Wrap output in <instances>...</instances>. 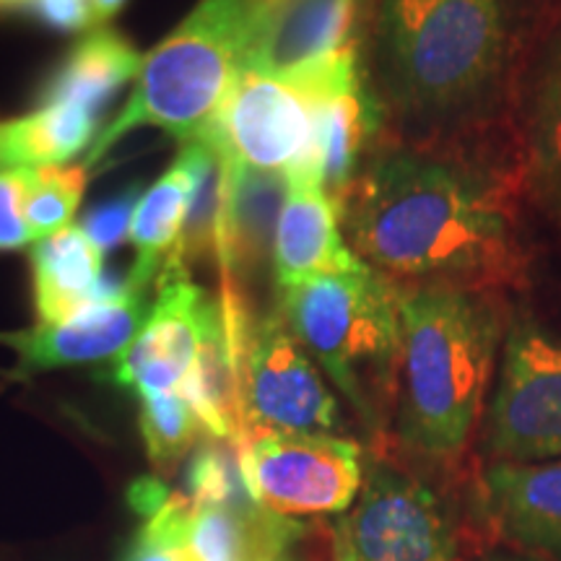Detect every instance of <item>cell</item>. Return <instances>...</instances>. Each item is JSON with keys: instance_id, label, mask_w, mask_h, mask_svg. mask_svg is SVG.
Masks as SVG:
<instances>
[{"instance_id": "6da1fadb", "label": "cell", "mask_w": 561, "mask_h": 561, "mask_svg": "<svg viewBox=\"0 0 561 561\" xmlns=\"http://www.w3.org/2000/svg\"><path fill=\"white\" fill-rule=\"evenodd\" d=\"M339 210L354 255L403 289L496 291L528 271L507 180L494 178L462 140L382 133Z\"/></svg>"}, {"instance_id": "7a4b0ae2", "label": "cell", "mask_w": 561, "mask_h": 561, "mask_svg": "<svg viewBox=\"0 0 561 561\" xmlns=\"http://www.w3.org/2000/svg\"><path fill=\"white\" fill-rule=\"evenodd\" d=\"M530 32L528 0H377L364 70L385 125L466 140L507 102Z\"/></svg>"}, {"instance_id": "3957f363", "label": "cell", "mask_w": 561, "mask_h": 561, "mask_svg": "<svg viewBox=\"0 0 561 561\" xmlns=\"http://www.w3.org/2000/svg\"><path fill=\"white\" fill-rule=\"evenodd\" d=\"M507 328L496 291L403 289L401 364L390 419L398 450L430 466H450L468 450L486 413Z\"/></svg>"}, {"instance_id": "277c9868", "label": "cell", "mask_w": 561, "mask_h": 561, "mask_svg": "<svg viewBox=\"0 0 561 561\" xmlns=\"http://www.w3.org/2000/svg\"><path fill=\"white\" fill-rule=\"evenodd\" d=\"M401 294L367 263L276 289L280 318L377 439L396 405Z\"/></svg>"}, {"instance_id": "5b68a950", "label": "cell", "mask_w": 561, "mask_h": 561, "mask_svg": "<svg viewBox=\"0 0 561 561\" xmlns=\"http://www.w3.org/2000/svg\"><path fill=\"white\" fill-rule=\"evenodd\" d=\"M265 5L268 0H201L146 55L130 100L91 144L83 170L102 164L117 140L138 128H159L182 146L206 138L242 73V58Z\"/></svg>"}, {"instance_id": "8992f818", "label": "cell", "mask_w": 561, "mask_h": 561, "mask_svg": "<svg viewBox=\"0 0 561 561\" xmlns=\"http://www.w3.org/2000/svg\"><path fill=\"white\" fill-rule=\"evenodd\" d=\"M219 301L234 356L240 442L268 432L341 434L339 401L276 307L263 312L227 278Z\"/></svg>"}, {"instance_id": "52a82bcc", "label": "cell", "mask_w": 561, "mask_h": 561, "mask_svg": "<svg viewBox=\"0 0 561 561\" xmlns=\"http://www.w3.org/2000/svg\"><path fill=\"white\" fill-rule=\"evenodd\" d=\"M354 561H458L460 523L453 502L401 462H364L356 502L335 523Z\"/></svg>"}, {"instance_id": "ba28073f", "label": "cell", "mask_w": 561, "mask_h": 561, "mask_svg": "<svg viewBox=\"0 0 561 561\" xmlns=\"http://www.w3.org/2000/svg\"><path fill=\"white\" fill-rule=\"evenodd\" d=\"M481 439L489 462L561 458V335L536 320L510 322Z\"/></svg>"}, {"instance_id": "9c48e42d", "label": "cell", "mask_w": 561, "mask_h": 561, "mask_svg": "<svg viewBox=\"0 0 561 561\" xmlns=\"http://www.w3.org/2000/svg\"><path fill=\"white\" fill-rule=\"evenodd\" d=\"M237 445L252 500L280 520L343 515L362 491L364 450L341 434L268 432Z\"/></svg>"}, {"instance_id": "30bf717a", "label": "cell", "mask_w": 561, "mask_h": 561, "mask_svg": "<svg viewBox=\"0 0 561 561\" xmlns=\"http://www.w3.org/2000/svg\"><path fill=\"white\" fill-rule=\"evenodd\" d=\"M318 79L286 83L242 70L206 138L237 164L322 182Z\"/></svg>"}, {"instance_id": "8fae6325", "label": "cell", "mask_w": 561, "mask_h": 561, "mask_svg": "<svg viewBox=\"0 0 561 561\" xmlns=\"http://www.w3.org/2000/svg\"><path fill=\"white\" fill-rule=\"evenodd\" d=\"M157 289L149 320L107 371V380L136 390L138 396L182 390L201 346L203 305L208 294L193 284L178 250L161 271Z\"/></svg>"}, {"instance_id": "7c38bea8", "label": "cell", "mask_w": 561, "mask_h": 561, "mask_svg": "<svg viewBox=\"0 0 561 561\" xmlns=\"http://www.w3.org/2000/svg\"><path fill=\"white\" fill-rule=\"evenodd\" d=\"M362 0H268L242 70L286 83H310L359 45Z\"/></svg>"}, {"instance_id": "4fadbf2b", "label": "cell", "mask_w": 561, "mask_h": 561, "mask_svg": "<svg viewBox=\"0 0 561 561\" xmlns=\"http://www.w3.org/2000/svg\"><path fill=\"white\" fill-rule=\"evenodd\" d=\"M151 307L149 289H138L125 280V289L117 297L83 307L73 318L55 325L37 322L26 331L0 333V343L16 354L11 377L30 380L50 369L117 359L149 320Z\"/></svg>"}, {"instance_id": "5bb4252c", "label": "cell", "mask_w": 561, "mask_h": 561, "mask_svg": "<svg viewBox=\"0 0 561 561\" xmlns=\"http://www.w3.org/2000/svg\"><path fill=\"white\" fill-rule=\"evenodd\" d=\"M221 153V151H219ZM224 161V198L216 237V257L221 278L252 297V289L273 273L278 221L289 198V178L284 172Z\"/></svg>"}, {"instance_id": "9a60e30c", "label": "cell", "mask_w": 561, "mask_h": 561, "mask_svg": "<svg viewBox=\"0 0 561 561\" xmlns=\"http://www.w3.org/2000/svg\"><path fill=\"white\" fill-rule=\"evenodd\" d=\"M479 504L491 530L512 551L561 561V458L489 462Z\"/></svg>"}, {"instance_id": "2e32d148", "label": "cell", "mask_w": 561, "mask_h": 561, "mask_svg": "<svg viewBox=\"0 0 561 561\" xmlns=\"http://www.w3.org/2000/svg\"><path fill=\"white\" fill-rule=\"evenodd\" d=\"M364 265L346 244L339 203L320 180L289 178V198L278 221L273 252V289L325 273Z\"/></svg>"}, {"instance_id": "e0dca14e", "label": "cell", "mask_w": 561, "mask_h": 561, "mask_svg": "<svg viewBox=\"0 0 561 561\" xmlns=\"http://www.w3.org/2000/svg\"><path fill=\"white\" fill-rule=\"evenodd\" d=\"M34 307L45 325L73 318L83 307L117 297L123 284L104 278V252L81 227H68L34 244Z\"/></svg>"}, {"instance_id": "ac0fdd59", "label": "cell", "mask_w": 561, "mask_h": 561, "mask_svg": "<svg viewBox=\"0 0 561 561\" xmlns=\"http://www.w3.org/2000/svg\"><path fill=\"white\" fill-rule=\"evenodd\" d=\"M201 159L203 138L185 144L170 170L140 195L128 237L133 248H136V263L125 276L130 286L151 289V284L159 280L172 252L178 250L187 214H191Z\"/></svg>"}, {"instance_id": "d6986e66", "label": "cell", "mask_w": 561, "mask_h": 561, "mask_svg": "<svg viewBox=\"0 0 561 561\" xmlns=\"http://www.w3.org/2000/svg\"><path fill=\"white\" fill-rule=\"evenodd\" d=\"M525 185L561 221V19L541 42L525 104Z\"/></svg>"}, {"instance_id": "ffe728a7", "label": "cell", "mask_w": 561, "mask_h": 561, "mask_svg": "<svg viewBox=\"0 0 561 561\" xmlns=\"http://www.w3.org/2000/svg\"><path fill=\"white\" fill-rule=\"evenodd\" d=\"M144 55L123 34L94 30L70 50L42 89V104H79L100 115L104 104L130 79H138Z\"/></svg>"}, {"instance_id": "44dd1931", "label": "cell", "mask_w": 561, "mask_h": 561, "mask_svg": "<svg viewBox=\"0 0 561 561\" xmlns=\"http://www.w3.org/2000/svg\"><path fill=\"white\" fill-rule=\"evenodd\" d=\"M182 396L198 413L206 437L240 442L242 416L240 398H237L234 356H231L219 299L206 297V305H203L198 356H195L191 377L182 385Z\"/></svg>"}, {"instance_id": "7402d4cb", "label": "cell", "mask_w": 561, "mask_h": 561, "mask_svg": "<svg viewBox=\"0 0 561 561\" xmlns=\"http://www.w3.org/2000/svg\"><path fill=\"white\" fill-rule=\"evenodd\" d=\"M100 115L79 104H42L0 125V172L62 167L94 144Z\"/></svg>"}, {"instance_id": "603a6c76", "label": "cell", "mask_w": 561, "mask_h": 561, "mask_svg": "<svg viewBox=\"0 0 561 561\" xmlns=\"http://www.w3.org/2000/svg\"><path fill=\"white\" fill-rule=\"evenodd\" d=\"M187 500L242 512L248 517L263 515V507L252 500L242 473L240 445L227 439L206 437L195 447L187 471Z\"/></svg>"}, {"instance_id": "cb8c5ba5", "label": "cell", "mask_w": 561, "mask_h": 561, "mask_svg": "<svg viewBox=\"0 0 561 561\" xmlns=\"http://www.w3.org/2000/svg\"><path fill=\"white\" fill-rule=\"evenodd\" d=\"M140 434L157 468L178 466L206 437L198 413L182 390L140 396Z\"/></svg>"}, {"instance_id": "d4e9b609", "label": "cell", "mask_w": 561, "mask_h": 561, "mask_svg": "<svg viewBox=\"0 0 561 561\" xmlns=\"http://www.w3.org/2000/svg\"><path fill=\"white\" fill-rule=\"evenodd\" d=\"M87 178L89 172L83 170V164L32 170L30 193L24 201V219L34 244L70 227L83 191H87Z\"/></svg>"}, {"instance_id": "484cf974", "label": "cell", "mask_w": 561, "mask_h": 561, "mask_svg": "<svg viewBox=\"0 0 561 561\" xmlns=\"http://www.w3.org/2000/svg\"><path fill=\"white\" fill-rule=\"evenodd\" d=\"M268 515L271 512L248 517L227 507L193 504L191 523L185 530V546H182V561H244L252 530Z\"/></svg>"}, {"instance_id": "4316f807", "label": "cell", "mask_w": 561, "mask_h": 561, "mask_svg": "<svg viewBox=\"0 0 561 561\" xmlns=\"http://www.w3.org/2000/svg\"><path fill=\"white\" fill-rule=\"evenodd\" d=\"M193 504L187 494L170 491L164 504L146 517L125 551L123 561H182L185 530Z\"/></svg>"}, {"instance_id": "83f0119b", "label": "cell", "mask_w": 561, "mask_h": 561, "mask_svg": "<svg viewBox=\"0 0 561 561\" xmlns=\"http://www.w3.org/2000/svg\"><path fill=\"white\" fill-rule=\"evenodd\" d=\"M140 195H144L140 193V185H130L128 191L115 195L112 201L91 208L81 219L79 227L87 231L89 240L94 242L96 248L107 252L110 248H115V244H121L125 237H130L133 214H136Z\"/></svg>"}, {"instance_id": "f1b7e54d", "label": "cell", "mask_w": 561, "mask_h": 561, "mask_svg": "<svg viewBox=\"0 0 561 561\" xmlns=\"http://www.w3.org/2000/svg\"><path fill=\"white\" fill-rule=\"evenodd\" d=\"M32 170L0 172V250H19L32 242L24 219V201L30 193Z\"/></svg>"}, {"instance_id": "f546056e", "label": "cell", "mask_w": 561, "mask_h": 561, "mask_svg": "<svg viewBox=\"0 0 561 561\" xmlns=\"http://www.w3.org/2000/svg\"><path fill=\"white\" fill-rule=\"evenodd\" d=\"M21 9L30 11L34 19L50 26V30L66 34L87 32L96 24L89 0H26Z\"/></svg>"}, {"instance_id": "4dcf8cb0", "label": "cell", "mask_w": 561, "mask_h": 561, "mask_svg": "<svg viewBox=\"0 0 561 561\" xmlns=\"http://www.w3.org/2000/svg\"><path fill=\"white\" fill-rule=\"evenodd\" d=\"M299 533L301 525L268 515L255 530H252V541L244 561H291L289 553H286V546H289Z\"/></svg>"}, {"instance_id": "1f68e13d", "label": "cell", "mask_w": 561, "mask_h": 561, "mask_svg": "<svg viewBox=\"0 0 561 561\" xmlns=\"http://www.w3.org/2000/svg\"><path fill=\"white\" fill-rule=\"evenodd\" d=\"M89 3L91 9H94L96 21H107L115 16V13H121L128 0H89Z\"/></svg>"}, {"instance_id": "d6a6232c", "label": "cell", "mask_w": 561, "mask_h": 561, "mask_svg": "<svg viewBox=\"0 0 561 561\" xmlns=\"http://www.w3.org/2000/svg\"><path fill=\"white\" fill-rule=\"evenodd\" d=\"M481 561H543V559L528 557V553H520V551H496V553H489V557Z\"/></svg>"}, {"instance_id": "836d02e7", "label": "cell", "mask_w": 561, "mask_h": 561, "mask_svg": "<svg viewBox=\"0 0 561 561\" xmlns=\"http://www.w3.org/2000/svg\"><path fill=\"white\" fill-rule=\"evenodd\" d=\"M333 561H354L351 551L346 549V543H343L339 536H333Z\"/></svg>"}, {"instance_id": "e575fe53", "label": "cell", "mask_w": 561, "mask_h": 561, "mask_svg": "<svg viewBox=\"0 0 561 561\" xmlns=\"http://www.w3.org/2000/svg\"><path fill=\"white\" fill-rule=\"evenodd\" d=\"M26 0H0V9H21Z\"/></svg>"}]
</instances>
